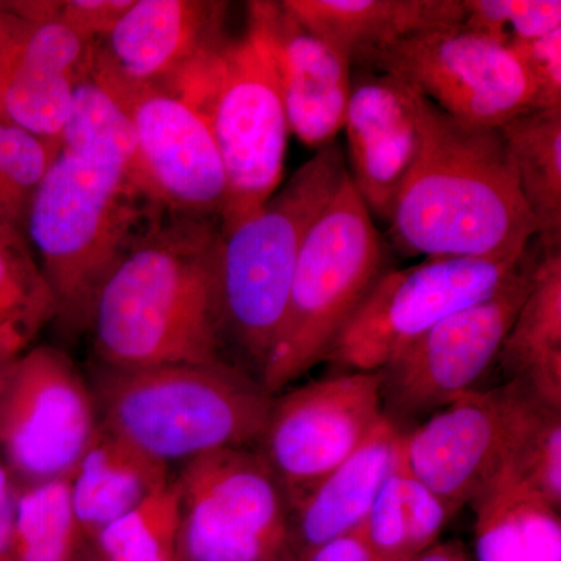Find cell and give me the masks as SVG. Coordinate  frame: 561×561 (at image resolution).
<instances>
[{
    "label": "cell",
    "mask_w": 561,
    "mask_h": 561,
    "mask_svg": "<svg viewBox=\"0 0 561 561\" xmlns=\"http://www.w3.org/2000/svg\"><path fill=\"white\" fill-rule=\"evenodd\" d=\"M389 73L467 124L501 128L535 108V90L504 44L461 22L402 39L364 68Z\"/></svg>",
    "instance_id": "cell-13"
},
{
    "label": "cell",
    "mask_w": 561,
    "mask_h": 561,
    "mask_svg": "<svg viewBox=\"0 0 561 561\" xmlns=\"http://www.w3.org/2000/svg\"><path fill=\"white\" fill-rule=\"evenodd\" d=\"M541 253L561 250V106L527 110L500 128Z\"/></svg>",
    "instance_id": "cell-26"
},
{
    "label": "cell",
    "mask_w": 561,
    "mask_h": 561,
    "mask_svg": "<svg viewBox=\"0 0 561 561\" xmlns=\"http://www.w3.org/2000/svg\"><path fill=\"white\" fill-rule=\"evenodd\" d=\"M463 24L505 47L561 28L560 0H461Z\"/></svg>",
    "instance_id": "cell-33"
},
{
    "label": "cell",
    "mask_w": 561,
    "mask_h": 561,
    "mask_svg": "<svg viewBox=\"0 0 561 561\" xmlns=\"http://www.w3.org/2000/svg\"><path fill=\"white\" fill-rule=\"evenodd\" d=\"M60 146L0 119V220L24 232L33 195Z\"/></svg>",
    "instance_id": "cell-32"
},
{
    "label": "cell",
    "mask_w": 561,
    "mask_h": 561,
    "mask_svg": "<svg viewBox=\"0 0 561 561\" xmlns=\"http://www.w3.org/2000/svg\"><path fill=\"white\" fill-rule=\"evenodd\" d=\"M94 47L58 16L24 20L0 62V119L60 146L73 90L90 73Z\"/></svg>",
    "instance_id": "cell-18"
},
{
    "label": "cell",
    "mask_w": 561,
    "mask_h": 561,
    "mask_svg": "<svg viewBox=\"0 0 561 561\" xmlns=\"http://www.w3.org/2000/svg\"><path fill=\"white\" fill-rule=\"evenodd\" d=\"M164 214L116 169L58 153L33 195L24 234L62 335L90 331L106 280Z\"/></svg>",
    "instance_id": "cell-3"
},
{
    "label": "cell",
    "mask_w": 561,
    "mask_h": 561,
    "mask_svg": "<svg viewBox=\"0 0 561 561\" xmlns=\"http://www.w3.org/2000/svg\"><path fill=\"white\" fill-rule=\"evenodd\" d=\"M16 496V479L0 457V561H16L14 559Z\"/></svg>",
    "instance_id": "cell-36"
},
{
    "label": "cell",
    "mask_w": 561,
    "mask_h": 561,
    "mask_svg": "<svg viewBox=\"0 0 561 561\" xmlns=\"http://www.w3.org/2000/svg\"><path fill=\"white\" fill-rule=\"evenodd\" d=\"M504 438L500 387L472 390L402 432L400 457L454 516L500 470Z\"/></svg>",
    "instance_id": "cell-17"
},
{
    "label": "cell",
    "mask_w": 561,
    "mask_h": 561,
    "mask_svg": "<svg viewBox=\"0 0 561 561\" xmlns=\"http://www.w3.org/2000/svg\"><path fill=\"white\" fill-rule=\"evenodd\" d=\"M298 561H376V559L360 540L359 535L351 534L306 553Z\"/></svg>",
    "instance_id": "cell-37"
},
{
    "label": "cell",
    "mask_w": 561,
    "mask_h": 561,
    "mask_svg": "<svg viewBox=\"0 0 561 561\" xmlns=\"http://www.w3.org/2000/svg\"><path fill=\"white\" fill-rule=\"evenodd\" d=\"M220 253L219 221L165 213L99 295L90 327L94 360L117 367L231 364Z\"/></svg>",
    "instance_id": "cell-1"
},
{
    "label": "cell",
    "mask_w": 561,
    "mask_h": 561,
    "mask_svg": "<svg viewBox=\"0 0 561 561\" xmlns=\"http://www.w3.org/2000/svg\"><path fill=\"white\" fill-rule=\"evenodd\" d=\"M103 426L171 467L260 442L273 397L232 364L117 367L92 362Z\"/></svg>",
    "instance_id": "cell-4"
},
{
    "label": "cell",
    "mask_w": 561,
    "mask_h": 561,
    "mask_svg": "<svg viewBox=\"0 0 561 561\" xmlns=\"http://www.w3.org/2000/svg\"><path fill=\"white\" fill-rule=\"evenodd\" d=\"M538 257L529 250L518 272L491 297L435 324L379 370L383 416L398 430L476 390L529 294Z\"/></svg>",
    "instance_id": "cell-10"
},
{
    "label": "cell",
    "mask_w": 561,
    "mask_h": 561,
    "mask_svg": "<svg viewBox=\"0 0 561 561\" xmlns=\"http://www.w3.org/2000/svg\"><path fill=\"white\" fill-rule=\"evenodd\" d=\"M11 362L13 360L3 359V357H0V397H2V390L3 386H5V379L7 375H9Z\"/></svg>",
    "instance_id": "cell-40"
},
{
    "label": "cell",
    "mask_w": 561,
    "mask_h": 561,
    "mask_svg": "<svg viewBox=\"0 0 561 561\" xmlns=\"http://www.w3.org/2000/svg\"><path fill=\"white\" fill-rule=\"evenodd\" d=\"M13 232H22L16 230V228L10 227L5 221L0 220V239L9 238V236L13 234Z\"/></svg>",
    "instance_id": "cell-41"
},
{
    "label": "cell",
    "mask_w": 561,
    "mask_h": 561,
    "mask_svg": "<svg viewBox=\"0 0 561 561\" xmlns=\"http://www.w3.org/2000/svg\"><path fill=\"white\" fill-rule=\"evenodd\" d=\"M60 151L91 164L116 169L142 192L135 125L127 111L91 73L73 90L68 119L60 133Z\"/></svg>",
    "instance_id": "cell-28"
},
{
    "label": "cell",
    "mask_w": 561,
    "mask_h": 561,
    "mask_svg": "<svg viewBox=\"0 0 561 561\" xmlns=\"http://www.w3.org/2000/svg\"><path fill=\"white\" fill-rule=\"evenodd\" d=\"M90 73L135 125L144 195L173 216L220 224L227 176L205 122L160 84L122 76L95 47Z\"/></svg>",
    "instance_id": "cell-12"
},
{
    "label": "cell",
    "mask_w": 561,
    "mask_h": 561,
    "mask_svg": "<svg viewBox=\"0 0 561 561\" xmlns=\"http://www.w3.org/2000/svg\"><path fill=\"white\" fill-rule=\"evenodd\" d=\"M478 561H561L559 508L508 479H491L470 502Z\"/></svg>",
    "instance_id": "cell-24"
},
{
    "label": "cell",
    "mask_w": 561,
    "mask_h": 561,
    "mask_svg": "<svg viewBox=\"0 0 561 561\" xmlns=\"http://www.w3.org/2000/svg\"><path fill=\"white\" fill-rule=\"evenodd\" d=\"M247 33L271 65L287 124L302 144L334 142L348 106L353 68L287 10L283 0L247 3Z\"/></svg>",
    "instance_id": "cell-15"
},
{
    "label": "cell",
    "mask_w": 561,
    "mask_h": 561,
    "mask_svg": "<svg viewBox=\"0 0 561 561\" xmlns=\"http://www.w3.org/2000/svg\"><path fill=\"white\" fill-rule=\"evenodd\" d=\"M287 10L342 55L364 69L373 57L402 39L459 25L461 0H283Z\"/></svg>",
    "instance_id": "cell-21"
},
{
    "label": "cell",
    "mask_w": 561,
    "mask_h": 561,
    "mask_svg": "<svg viewBox=\"0 0 561 561\" xmlns=\"http://www.w3.org/2000/svg\"><path fill=\"white\" fill-rule=\"evenodd\" d=\"M280 561H298L297 556H295L294 551L287 553L286 557H284Z\"/></svg>",
    "instance_id": "cell-42"
},
{
    "label": "cell",
    "mask_w": 561,
    "mask_h": 561,
    "mask_svg": "<svg viewBox=\"0 0 561 561\" xmlns=\"http://www.w3.org/2000/svg\"><path fill=\"white\" fill-rule=\"evenodd\" d=\"M22 24L24 20L14 11L11 2H0V62Z\"/></svg>",
    "instance_id": "cell-38"
},
{
    "label": "cell",
    "mask_w": 561,
    "mask_h": 561,
    "mask_svg": "<svg viewBox=\"0 0 561 561\" xmlns=\"http://www.w3.org/2000/svg\"><path fill=\"white\" fill-rule=\"evenodd\" d=\"M451 518L446 505L398 457L356 534L376 561H408L438 542Z\"/></svg>",
    "instance_id": "cell-27"
},
{
    "label": "cell",
    "mask_w": 561,
    "mask_h": 561,
    "mask_svg": "<svg viewBox=\"0 0 561 561\" xmlns=\"http://www.w3.org/2000/svg\"><path fill=\"white\" fill-rule=\"evenodd\" d=\"M504 409V454L496 476L526 486L561 511V409L529 387H500Z\"/></svg>",
    "instance_id": "cell-25"
},
{
    "label": "cell",
    "mask_w": 561,
    "mask_h": 561,
    "mask_svg": "<svg viewBox=\"0 0 561 561\" xmlns=\"http://www.w3.org/2000/svg\"><path fill=\"white\" fill-rule=\"evenodd\" d=\"M180 491L175 476L92 540L98 561H179Z\"/></svg>",
    "instance_id": "cell-31"
},
{
    "label": "cell",
    "mask_w": 561,
    "mask_h": 561,
    "mask_svg": "<svg viewBox=\"0 0 561 561\" xmlns=\"http://www.w3.org/2000/svg\"><path fill=\"white\" fill-rule=\"evenodd\" d=\"M160 87L205 122L227 176L220 231H230L279 190L286 110L271 65L249 33L221 36Z\"/></svg>",
    "instance_id": "cell-6"
},
{
    "label": "cell",
    "mask_w": 561,
    "mask_h": 561,
    "mask_svg": "<svg viewBox=\"0 0 561 561\" xmlns=\"http://www.w3.org/2000/svg\"><path fill=\"white\" fill-rule=\"evenodd\" d=\"M529 250L505 260L427 257L413 267L387 271L327 360L345 371L381 370L435 324L491 297L518 272Z\"/></svg>",
    "instance_id": "cell-9"
},
{
    "label": "cell",
    "mask_w": 561,
    "mask_h": 561,
    "mask_svg": "<svg viewBox=\"0 0 561 561\" xmlns=\"http://www.w3.org/2000/svg\"><path fill=\"white\" fill-rule=\"evenodd\" d=\"M497 360L508 381L523 382L561 409V250L540 253Z\"/></svg>",
    "instance_id": "cell-23"
},
{
    "label": "cell",
    "mask_w": 561,
    "mask_h": 561,
    "mask_svg": "<svg viewBox=\"0 0 561 561\" xmlns=\"http://www.w3.org/2000/svg\"><path fill=\"white\" fill-rule=\"evenodd\" d=\"M535 90V108L561 106V28L508 46Z\"/></svg>",
    "instance_id": "cell-34"
},
{
    "label": "cell",
    "mask_w": 561,
    "mask_h": 561,
    "mask_svg": "<svg viewBox=\"0 0 561 561\" xmlns=\"http://www.w3.org/2000/svg\"><path fill=\"white\" fill-rule=\"evenodd\" d=\"M402 432L383 416L348 459L290 511L289 541L297 559L356 534L397 467Z\"/></svg>",
    "instance_id": "cell-20"
},
{
    "label": "cell",
    "mask_w": 561,
    "mask_h": 561,
    "mask_svg": "<svg viewBox=\"0 0 561 561\" xmlns=\"http://www.w3.org/2000/svg\"><path fill=\"white\" fill-rule=\"evenodd\" d=\"M419 106L421 146L391 214V245L426 260L523 256L537 227L500 128L456 119L421 94Z\"/></svg>",
    "instance_id": "cell-2"
},
{
    "label": "cell",
    "mask_w": 561,
    "mask_h": 561,
    "mask_svg": "<svg viewBox=\"0 0 561 561\" xmlns=\"http://www.w3.org/2000/svg\"><path fill=\"white\" fill-rule=\"evenodd\" d=\"M81 561H98L94 559V556H92L91 549H88L87 556L83 557V560Z\"/></svg>",
    "instance_id": "cell-43"
},
{
    "label": "cell",
    "mask_w": 561,
    "mask_h": 561,
    "mask_svg": "<svg viewBox=\"0 0 561 561\" xmlns=\"http://www.w3.org/2000/svg\"><path fill=\"white\" fill-rule=\"evenodd\" d=\"M179 561H280L289 504L260 451L227 448L181 463Z\"/></svg>",
    "instance_id": "cell-8"
},
{
    "label": "cell",
    "mask_w": 561,
    "mask_h": 561,
    "mask_svg": "<svg viewBox=\"0 0 561 561\" xmlns=\"http://www.w3.org/2000/svg\"><path fill=\"white\" fill-rule=\"evenodd\" d=\"M419 91L389 73L354 76L342 130L346 171L373 220L389 225L421 146Z\"/></svg>",
    "instance_id": "cell-16"
},
{
    "label": "cell",
    "mask_w": 561,
    "mask_h": 561,
    "mask_svg": "<svg viewBox=\"0 0 561 561\" xmlns=\"http://www.w3.org/2000/svg\"><path fill=\"white\" fill-rule=\"evenodd\" d=\"M408 561H471L460 542H435Z\"/></svg>",
    "instance_id": "cell-39"
},
{
    "label": "cell",
    "mask_w": 561,
    "mask_h": 561,
    "mask_svg": "<svg viewBox=\"0 0 561 561\" xmlns=\"http://www.w3.org/2000/svg\"><path fill=\"white\" fill-rule=\"evenodd\" d=\"M69 478L18 483L16 561H81L87 556L90 546L73 512Z\"/></svg>",
    "instance_id": "cell-30"
},
{
    "label": "cell",
    "mask_w": 561,
    "mask_h": 561,
    "mask_svg": "<svg viewBox=\"0 0 561 561\" xmlns=\"http://www.w3.org/2000/svg\"><path fill=\"white\" fill-rule=\"evenodd\" d=\"M57 319V302L24 232L0 239V357L14 360Z\"/></svg>",
    "instance_id": "cell-29"
},
{
    "label": "cell",
    "mask_w": 561,
    "mask_h": 561,
    "mask_svg": "<svg viewBox=\"0 0 561 561\" xmlns=\"http://www.w3.org/2000/svg\"><path fill=\"white\" fill-rule=\"evenodd\" d=\"M342 147H321L256 213L221 234L227 343L261 375L286 311L302 245L345 180Z\"/></svg>",
    "instance_id": "cell-5"
},
{
    "label": "cell",
    "mask_w": 561,
    "mask_h": 561,
    "mask_svg": "<svg viewBox=\"0 0 561 561\" xmlns=\"http://www.w3.org/2000/svg\"><path fill=\"white\" fill-rule=\"evenodd\" d=\"M172 478L169 465L151 459L101 423L69 478L73 512L88 546Z\"/></svg>",
    "instance_id": "cell-22"
},
{
    "label": "cell",
    "mask_w": 561,
    "mask_h": 561,
    "mask_svg": "<svg viewBox=\"0 0 561 561\" xmlns=\"http://www.w3.org/2000/svg\"><path fill=\"white\" fill-rule=\"evenodd\" d=\"M228 9L216 0H133L95 50L127 79L161 84L225 36Z\"/></svg>",
    "instance_id": "cell-19"
},
{
    "label": "cell",
    "mask_w": 561,
    "mask_h": 561,
    "mask_svg": "<svg viewBox=\"0 0 561 561\" xmlns=\"http://www.w3.org/2000/svg\"><path fill=\"white\" fill-rule=\"evenodd\" d=\"M382 419L379 371H345L273 397L257 445L283 486L289 512Z\"/></svg>",
    "instance_id": "cell-14"
},
{
    "label": "cell",
    "mask_w": 561,
    "mask_h": 561,
    "mask_svg": "<svg viewBox=\"0 0 561 561\" xmlns=\"http://www.w3.org/2000/svg\"><path fill=\"white\" fill-rule=\"evenodd\" d=\"M133 0H66L60 2L58 20L65 22L84 43H101L113 31Z\"/></svg>",
    "instance_id": "cell-35"
},
{
    "label": "cell",
    "mask_w": 561,
    "mask_h": 561,
    "mask_svg": "<svg viewBox=\"0 0 561 561\" xmlns=\"http://www.w3.org/2000/svg\"><path fill=\"white\" fill-rule=\"evenodd\" d=\"M386 268V245L348 173L302 245L260 382L276 397L328 354Z\"/></svg>",
    "instance_id": "cell-7"
},
{
    "label": "cell",
    "mask_w": 561,
    "mask_h": 561,
    "mask_svg": "<svg viewBox=\"0 0 561 561\" xmlns=\"http://www.w3.org/2000/svg\"><path fill=\"white\" fill-rule=\"evenodd\" d=\"M101 426L90 382L60 348L11 362L0 397V457L18 483L70 476Z\"/></svg>",
    "instance_id": "cell-11"
}]
</instances>
